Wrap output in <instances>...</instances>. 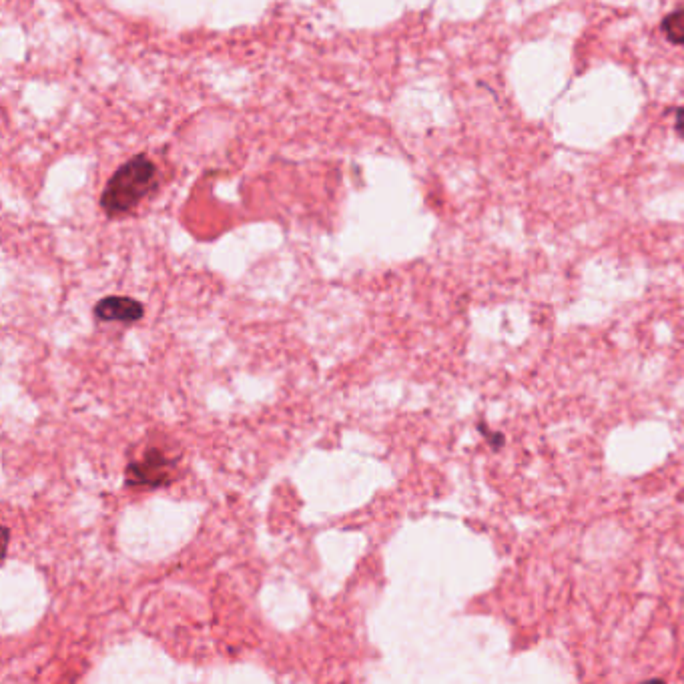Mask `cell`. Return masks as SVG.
<instances>
[{
  "mask_svg": "<svg viewBox=\"0 0 684 684\" xmlns=\"http://www.w3.org/2000/svg\"><path fill=\"white\" fill-rule=\"evenodd\" d=\"M674 127H676V131H678V135L684 137V107L676 111V123H674Z\"/></svg>",
  "mask_w": 684,
  "mask_h": 684,
  "instance_id": "obj_5",
  "label": "cell"
},
{
  "mask_svg": "<svg viewBox=\"0 0 684 684\" xmlns=\"http://www.w3.org/2000/svg\"><path fill=\"white\" fill-rule=\"evenodd\" d=\"M143 313H145L143 303H139L133 297H123V295H109L95 305V315L103 321L133 323V321H139Z\"/></svg>",
  "mask_w": 684,
  "mask_h": 684,
  "instance_id": "obj_3",
  "label": "cell"
},
{
  "mask_svg": "<svg viewBox=\"0 0 684 684\" xmlns=\"http://www.w3.org/2000/svg\"><path fill=\"white\" fill-rule=\"evenodd\" d=\"M157 187V167L155 163L145 157H133L131 161L123 163L115 175L109 179L101 207L109 217H119L133 211L153 189Z\"/></svg>",
  "mask_w": 684,
  "mask_h": 684,
  "instance_id": "obj_1",
  "label": "cell"
},
{
  "mask_svg": "<svg viewBox=\"0 0 684 684\" xmlns=\"http://www.w3.org/2000/svg\"><path fill=\"white\" fill-rule=\"evenodd\" d=\"M173 460H169L159 450H149L139 462H133L127 468V482L131 486H145V488H157L167 484L171 476Z\"/></svg>",
  "mask_w": 684,
  "mask_h": 684,
  "instance_id": "obj_2",
  "label": "cell"
},
{
  "mask_svg": "<svg viewBox=\"0 0 684 684\" xmlns=\"http://www.w3.org/2000/svg\"><path fill=\"white\" fill-rule=\"evenodd\" d=\"M662 35L666 37V41L670 45H676V47H684V9H678L674 13H670L662 25Z\"/></svg>",
  "mask_w": 684,
  "mask_h": 684,
  "instance_id": "obj_4",
  "label": "cell"
}]
</instances>
